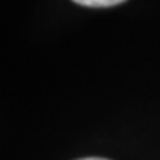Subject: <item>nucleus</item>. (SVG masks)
I'll use <instances>...</instances> for the list:
<instances>
[{
	"mask_svg": "<svg viewBox=\"0 0 160 160\" xmlns=\"http://www.w3.org/2000/svg\"><path fill=\"white\" fill-rule=\"evenodd\" d=\"M78 5H83V7H93V8H103V7H113V5H118L122 3L126 0H72Z\"/></svg>",
	"mask_w": 160,
	"mask_h": 160,
	"instance_id": "obj_1",
	"label": "nucleus"
},
{
	"mask_svg": "<svg viewBox=\"0 0 160 160\" xmlns=\"http://www.w3.org/2000/svg\"><path fill=\"white\" fill-rule=\"evenodd\" d=\"M78 160H110V158H101V157H85V158H78Z\"/></svg>",
	"mask_w": 160,
	"mask_h": 160,
	"instance_id": "obj_2",
	"label": "nucleus"
}]
</instances>
